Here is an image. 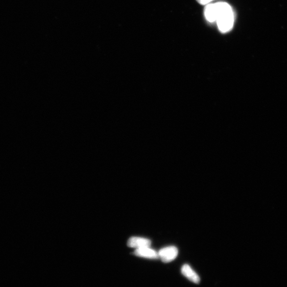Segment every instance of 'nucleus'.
Returning a JSON list of instances; mask_svg holds the SVG:
<instances>
[{"instance_id":"obj_1","label":"nucleus","mask_w":287,"mask_h":287,"mask_svg":"<svg viewBox=\"0 0 287 287\" xmlns=\"http://www.w3.org/2000/svg\"><path fill=\"white\" fill-rule=\"evenodd\" d=\"M216 3V22L221 32L225 33L232 30L234 24V14L229 4L226 2Z\"/></svg>"},{"instance_id":"obj_2","label":"nucleus","mask_w":287,"mask_h":287,"mask_svg":"<svg viewBox=\"0 0 287 287\" xmlns=\"http://www.w3.org/2000/svg\"><path fill=\"white\" fill-rule=\"evenodd\" d=\"M159 257L164 263H169L175 259L179 254V250L175 246H169L161 250Z\"/></svg>"},{"instance_id":"obj_3","label":"nucleus","mask_w":287,"mask_h":287,"mask_svg":"<svg viewBox=\"0 0 287 287\" xmlns=\"http://www.w3.org/2000/svg\"><path fill=\"white\" fill-rule=\"evenodd\" d=\"M151 244V242L150 240L136 237L130 238L128 240L127 243L130 248H136V249L147 248V247H150Z\"/></svg>"},{"instance_id":"obj_4","label":"nucleus","mask_w":287,"mask_h":287,"mask_svg":"<svg viewBox=\"0 0 287 287\" xmlns=\"http://www.w3.org/2000/svg\"><path fill=\"white\" fill-rule=\"evenodd\" d=\"M134 254L137 256L151 258V259H157L159 257L158 252L149 248V247L136 249L134 251Z\"/></svg>"},{"instance_id":"obj_5","label":"nucleus","mask_w":287,"mask_h":287,"mask_svg":"<svg viewBox=\"0 0 287 287\" xmlns=\"http://www.w3.org/2000/svg\"><path fill=\"white\" fill-rule=\"evenodd\" d=\"M182 274L187 279L195 284H199L200 278L198 275L195 272L190 266L185 265L181 268Z\"/></svg>"},{"instance_id":"obj_6","label":"nucleus","mask_w":287,"mask_h":287,"mask_svg":"<svg viewBox=\"0 0 287 287\" xmlns=\"http://www.w3.org/2000/svg\"><path fill=\"white\" fill-rule=\"evenodd\" d=\"M216 3H210L206 5L204 10L205 18L210 22L216 21Z\"/></svg>"},{"instance_id":"obj_7","label":"nucleus","mask_w":287,"mask_h":287,"mask_svg":"<svg viewBox=\"0 0 287 287\" xmlns=\"http://www.w3.org/2000/svg\"><path fill=\"white\" fill-rule=\"evenodd\" d=\"M197 1L200 4L207 5L215 0H197Z\"/></svg>"}]
</instances>
